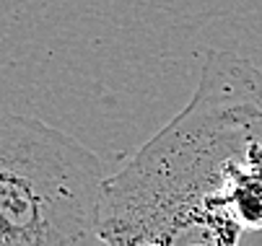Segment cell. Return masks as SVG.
<instances>
[{"instance_id":"cell-1","label":"cell","mask_w":262,"mask_h":246,"mask_svg":"<svg viewBox=\"0 0 262 246\" xmlns=\"http://www.w3.org/2000/svg\"><path fill=\"white\" fill-rule=\"evenodd\" d=\"M215 60L190 107L106 179V246H239L262 228V76Z\"/></svg>"},{"instance_id":"cell-2","label":"cell","mask_w":262,"mask_h":246,"mask_svg":"<svg viewBox=\"0 0 262 246\" xmlns=\"http://www.w3.org/2000/svg\"><path fill=\"white\" fill-rule=\"evenodd\" d=\"M104 161L24 114L0 122V246H106Z\"/></svg>"}]
</instances>
